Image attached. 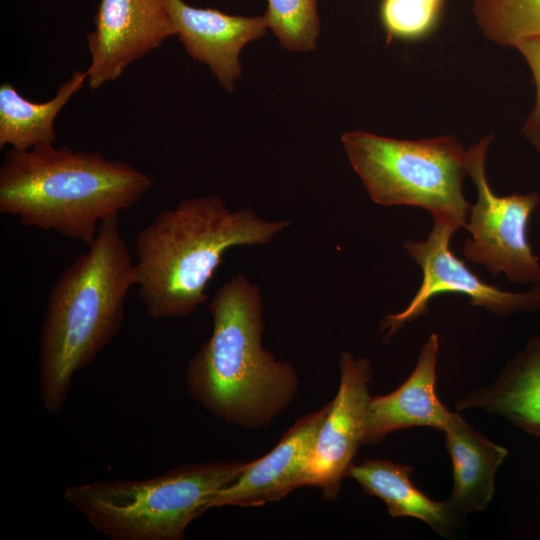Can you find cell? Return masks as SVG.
Here are the masks:
<instances>
[{
    "label": "cell",
    "instance_id": "1",
    "mask_svg": "<svg viewBox=\"0 0 540 540\" xmlns=\"http://www.w3.org/2000/svg\"><path fill=\"white\" fill-rule=\"evenodd\" d=\"M212 333L190 358L188 394L227 424L247 429L269 425L294 400L299 379L292 364L263 347L261 290L234 275L208 303Z\"/></svg>",
    "mask_w": 540,
    "mask_h": 540
},
{
    "label": "cell",
    "instance_id": "2",
    "mask_svg": "<svg viewBox=\"0 0 540 540\" xmlns=\"http://www.w3.org/2000/svg\"><path fill=\"white\" fill-rule=\"evenodd\" d=\"M133 286L134 261L115 213L101 221L88 250L63 269L48 294L39 340V395L46 412L63 408L74 376L117 336Z\"/></svg>",
    "mask_w": 540,
    "mask_h": 540
},
{
    "label": "cell",
    "instance_id": "3",
    "mask_svg": "<svg viewBox=\"0 0 540 540\" xmlns=\"http://www.w3.org/2000/svg\"><path fill=\"white\" fill-rule=\"evenodd\" d=\"M250 208L230 210L221 197L181 200L137 234L138 297L153 319L186 317L208 301L206 288L227 250L264 245L289 227Z\"/></svg>",
    "mask_w": 540,
    "mask_h": 540
},
{
    "label": "cell",
    "instance_id": "4",
    "mask_svg": "<svg viewBox=\"0 0 540 540\" xmlns=\"http://www.w3.org/2000/svg\"><path fill=\"white\" fill-rule=\"evenodd\" d=\"M152 184L145 172L99 152L9 148L0 167V212L89 245L103 219L133 206Z\"/></svg>",
    "mask_w": 540,
    "mask_h": 540
},
{
    "label": "cell",
    "instance_id": "5",
    "mask_svg": "<svg viewBox=\"0 0 540 540\" xmlns=\"http://www.w3.org/2000/svg\"><path fill=\"white\" fill-rule=\"evenodd\" d=\"M250 461L191 463L146 479L68 486L65 502L113 540H182L188 525Z\"/></svg>",
    "mask_w": 540,
    "mask_h": 540
},
{
    "label": "cell",
    "instance_id": "6",
    "mask_svg": "<svg viewBox=\"0 0 540 540\" xmlns=\"http://www.w3.org/2000/svg\"><path fill=\"white\" fill-rule=\"evenodd\" d=\"M341 140L373 202L419 207L433 220L465 228L471 206L463 194L468 156L454 137L399 140L351 131Z\"/></svg>",
    "mask_w": 540,
    "mask_h": 540
},
{
    "label": "cell",
    "instance_id": "7",
    "mask_svg": "<svg viewBox=\"0 0 540 540\" xmlns=\"http://www.w3.org/2000/svg\"><path fill=\"white\" fill-rule=\"evenodd\" d=\"M493 135L483 137L467 151L468 175L476 190L465 228L471 234L463 247L464 257L483 265L497 277L520 284H540V261L528 238L530 216L537 208V193L496 195L487 180L485 158Z\"/></svg>",
    "mask_w": 540,
    "mask_h": 540
},
{
    "label": "cell",
    "instance_id": "8",
    "mask_svg": "<svg viewBox=\"0 0 540 540\" xmlns=\"http://www.w3.org/2000/svg\"><path fill=\"white\" fill-rule=\"evenodd\" d=\"M458 229L450 223L433 220L426 239L408 240L403 244L407 254L420 266L423 276L409 305L382 319L380 330L385 332L387 340L407 323L424 315L430 300L444 293L465 295L472 306L484 307L499 316L540 309V284H534L524 292H511L488 284L473 273L450 248L451 237Z\"/></svg>",
    "mask_w": 540,
    "mask_h": 540
},
{
    "label": "cell",
    "instance_id": "9",
    "mask_svg": "<svg viewBox=\"0 0 540 540\" xmlns=\"http://www.w3.org/2000/svg\"><path fill=\"white\" fill-rule=\"evenodd\" d=\"M340 382L336 396L317 433L301 479V487L317 486L334 500L343 479L363 444V429L370 399L372 367L368 359L344 351L339 359Z\"/></svg>",
    "mask_w": 540,
    "mask_h": 540
},
{
    "label": "cell",
    "instance_id": "10",
    "mask_svg": "<svg viewBox=\"0 0 540 540\" xmlns=\"http://www.w3.org/2000/svg\"><path fill=\"white\" fill-rule=\"evenodd\" d=\"M93 22L87 36L91 90L118 79L130 64L175 36L165 0H100Z\"/></svg>",
    "mask_w": 540,
    "mask_h": 540
},
{
    "label": "cell",
    "instance_id": "11",
    "mask_svg": "<svg viewBox=\"0 0 540 540\" xmlns=\"http://www.w3.org/2000/svg\"><path fill=\"white\" fill-rule=\"evenodd\" d=\"M328 408L329 403L300 417L269 453L250 461L233 483L218 492L211 508L261 506L301 487L302 475Z\"/></svg>",
    "mask_w": 540,
    "mask_h": 540
},
{
    "label": "cell",
    "instance_id": "12",
    "mask_svg": "<svg viewBox=\"0 0 540 540\" xmlns=\"http://www.w3.org/2000/svg\"><path fill=\"white\" fill-rule=\"evenodd\" d=\"M165 1L175 36L187 53L207 64L219 84L232 92L241 75L240 52L248 42L265 34V15L233 16L216 9L195 8L183 0Z\"/></svg>",
    "mask_w": 540,
    "mask_h": 540
},
{
    "label": "cell",
    "instance_id": "13",
    "mask_svg": "<svg viewBox=\"0 0 540 540\" xmlns=\"http://www.w3.org/2000/svg\"><path fill=\"white\" fill-rule=\"evenodd\" d=\"M438 353L439 339L433 333L423 345L408 378L396 390L370 397L364 421L363 444H376L389 433L411 427H431L444 431L453 412L436 395Z\"/></svg>",
    "mask_w": 540,
    "mask_h": 540
},
{
    "label": "cell",
    "instance_id": "14",
    "mask_svg": "<svg viewBox=\"0 0 540 540\" xmlns=\"http://www.w3.org/2000/svg\"><path fill=\"white\" fill-rule=\"evenodd\" d=\"M455 407L497 414L526 433L540 436V335L506 363L493 383L470 392Z\"/></svg>",
    "mask_w": 540,
    "mask_h": 540
},
{
    "label": "cell",
    "instance_id": "15",
    "mask_svg": "<svg viewBox=\"0 0 540 540\" xmlns=\"http://www.w3.org/2000/svg\"><path fill=\"white\" fill-rule=\"evenodd\" d=\"M453 468V489L447 502L462 517L482 511L495 491V474L508 455L453 412L444 431Z\"/></svg>",
    "mask_w": 540,
    "mask_h": 540
},
{
    "label": "cell",
    "instance_id": "16",
    "mask_svg": "<svg viewBox=\"0 0 540 540\" xmlns=\"http://www.w3.org/2000/svg\"><path fill=\"white\" fill-rule=\"evenodd\" d=\"M412 468L384 459L352 464L348 476L369 495L381 499L392 517L408 516L425 522L437 534L450 536L462 518L447 502L434 501L413 485Z\"/></svg>",
    "mask_w": 540,
    "mask_h": 540
},
{
    "label": "cell",
    "instance_id": "17",
    "mask_svg": "<svg viewBox=\"0 0 540 540\" xmlns=\"http://www.w3.org/2000/svg\"><path fill=\"white\" fill-rule=\"evenodd\" d=\"M87 72L76 70L59 86L53 98L34 103L23 97L16 88L4 82L0 85V148L16 150L53 144L56 140L54 121L87 81Z\"/></svg>",
    "mask_w": 540,
    "mask_h": 540
},
{
    "label": "cell",
    "instance_id": "18",
    "mask_svg": "<svg viewBox=\"0 0 540 540\" xmlns=\"http://www.w3.org/2000/svg\"><path fill=\"white\" fill-rule=\"evenodd\" d=\"M476 21L493 42L515 47L540 36V0H473Z\"/></svg>",
    "mask_w": 540,
    "mask_h": 540
},
{
    "label": "cell",
    "instance_id": "19",
    "mask_svg": "<svg viewBox=\"0 0 540 540\" xmlns=\"http://www.w3.org/2000/svg\"><path fill=\"white\" fill-rule=\"evenodd\" d=\"M268 27L280 44L293 52L316 48L320 33L317 0H267Z\"/></svg>",
    "mask_w": 540,
    "mask_h": 540
},
{
    "label": "cell",
    "instance_id": "20",
    "mask_svg": "<svg viewBox=\"0 0 540 540\" xmlns=\"http://www.w3.org/2000/svg\"><path fill=\"white\" fill-rule=\"evenodd\" d=\"M443 5L444 0H382L380 18L387 42L426 36L436 26Z\"/></svg>",
    "mask_w": 540,
    "mask_h": 540
},
{
    "label": "cell",
    "instance_id": "21",
    "mask_svg": "<svg viewBox=\"0 0 540 540\" xmlns=\"http://www.w3.org/2000/svg\"><path fill=\"white\" fill-rule=\"evenodd\" d=\"M516 48L525 58L536 87V103L523 128L524 135L540 153V36L521 42Z\"/></svg>",
    "mask_w": 540,
    "mask_h": 540
}]
</instances>
